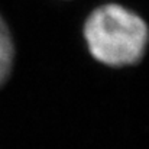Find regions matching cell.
<instances>
[{"label": "cell", "mask_w": 149, "mask_h": 149, "mask_svg": "<svg viewBox=\"0 0 149 149\" xmlns=\"http://www.w3.org/2000/svg\"><path fill=\"white\" fill-rule=\"evenodd\" d=\"M13 61V44L10 32L0 16V86L6 81Z\"/></svg>", "instance_id": "7a4b0ae2"}, {"label": "cell", "mask_w": 149, "mask_h": 149, "mask_svg": "<svg viewBox=\"0 0 149 149\" xmlns=\"http://www.w3.org/2000/svg\"><path fill=\"white\" fill-rule=\"evenodd\" d=\"M84 36L96 59L111 67H122L141 59L148 29L138 15L117 4H106L90 15Z\"/></svg>", "instance_id": "6da1fadb"}]
</instances>
